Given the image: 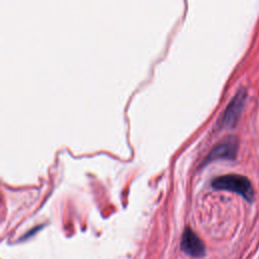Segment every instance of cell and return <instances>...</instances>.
Instances as JSON below:
<instances>
[{"label":"cell","mask_w":259,"mask_h":259,"mask_svg":"<svg viewBox=\"0 0 259 259\" xmlns=\"http://www.w3.org/2000/svg\"><path fill=\"white\" fill-rule=\"evenodd\" d=\"M211 186L216 190H224L237 193L244 198L252 201L254 192L248 178L238 174H226L219 176L211 182Z\"/></svg>","instance_id":"1"},{"label":"cell","mask_w":259,"mask_h":259,"mask_svg":"<svg viewBox=\"0 0 259 259\" xmlns=\"http://www.w3.org/2000/svg\"><path fill=\"white\" fill-rule=\"evenodd\" d=\"M180 248L185 254L193 257H203L206 254L204 242L190 227H186L183 231Z\"/></svg>","instance_id":"2"},{"label":"cell","mask_w":259,"mask_h":259,"mask_svg":"<svg viewBox=\"0 0 259 259\" xmlns=\"http://www.w3.org/2000/svg\"><path fill=\"white\" fill-rule=\"evenodd\" d=\"M237 150L238 146L236 141L233 139H227L213 148L206 161L209 162L217 159H233L236 156Z\"/></svg>","instance_id":"3"},{"label":"cell","mask_w":259,"mask_h":259,"mask_svg":"<svg viewBox=\"0 0 259 259\" xmlns=\"http://www.w3.org/2000/svg\"><path fill=\"white\" fill-rule=\"evenodd\" d=\"M246 98L245 90H241L237 93V96L233 98L230 102L229 107L227 108L225 113H224L222 123L225 126H233L238 120L241 110L243 108V104Z\"/></svg>","instance_id":"4"}]
</instances>
